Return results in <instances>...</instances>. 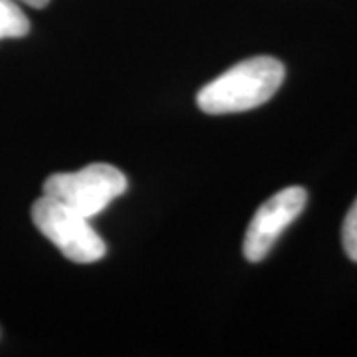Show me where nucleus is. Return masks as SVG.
<instances>
[{
  "mask_svg": "<svg viewBox=\"0 0 357 357\" xmlns=\"http://www.w3.org/2000/svg\"><path fill=\"white\" fill-rule=\"evenodd\" d=\"M286 70L272 56H256L232 66L197 93V105L204 114H238L260 107L282 86Z\"/></svg>",
  "mask_w": 357,
  "mask_h": 357,
  "instance_id": "obj_1",
  "label": "nucleus"
},
{
  "mask_svg": "<svg viewBox=\"0 0 357 357\" xmlns=\"http://www.w3.org/2000/svg\"><path fill=\"white\" fill-rule=\"evenodd\" d=\"M32 220L36 229L76 264H91L105 256V243L91 229L89 218L54 197L44 195L32 204Z\"/></svg>",
  "mask_w": 357,
  "mask_h": 357,
  "instance_id": "obj_2",
  "label": "nucleus"
},
{
  "mask_svg": "<svg viewBox=\"0 0 357 357\" xmlns=\"http://www.w3.org/2000/svg\"><path fill=\"white\" fill-rule=\"evenodd\" d=\"M126 189V175L107 163H91L74 173H54L44 181V195L62 201L88 218L100 215Z\"/></svg>",
  "mask_w": 357,
  "mask_h": 357,
  "instance_id": "obj_3",
  "label": "nucleus"
},
{
  "mask_svg": "<svg viewBox=\"0 0 357 357\" xmlns=\"http://www.w3.org/2000/svg\"><path fill=\"white\" fill-rule=\"evenodd\" d=\"M307 203V192L302 187H288L272 195L258 206L244 234L243 252L246 260H264L284 230L292 225Z\"/></svg>",
  "mask_w": 357,
  "mask_h": 357,
  "instance_id": "obj_4",
  "label": "nucleus"
},
{
  "mask_svg": "<svg viewBox=\"0 0 357 357\" xmlns=\"http://www.w3.org/2000/svg\"><path fill=\"white\" fill-rule=\"evenodd\" d=\"M30 30V22L16 0H0V40L22 38Z\"/></svg>",
  "mask_w": 357,
  "mask_h": 357,
  "instance_id": "obj_5",
  "label": "nucleus"
},
{
  "mask_svg": "<svg viewBox=\"0 0 357 357\" xmlns=\"http://www.w3.org/2000/svg\"><path fill=\"white\" fill-rule=\"evenodd\" d=\"M342 243H344L345 255L349 256L354 262H357V199L347 211L342 229Z\"/></svg>",
  "mask_w": 357,
  "mask_h": 357,
  "instance_id": "obj_6",
  "label": "nucleus"
},
{
  "mask_svg": "<svg viewBox=\"0 0 357 357\" xmlns=\"http://www.w3.org/2000/svg\"><path fill=\"white\" fill-rule=\"evenodd\" d=\"M16 2L18 4H26L30 8H44V6H48L50 0H16Z\"/></svg>",
  "mask_w": 357,
  "mask_h": 357,
  "instance_id": "obj_7",
  "label": "nucleus"
}]
</instances>
